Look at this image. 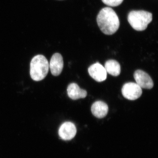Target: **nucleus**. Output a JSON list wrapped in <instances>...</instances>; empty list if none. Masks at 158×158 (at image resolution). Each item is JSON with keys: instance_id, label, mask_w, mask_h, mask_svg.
Listing matches in <instances>:
<instances>
[{"instance_id": "nucleus-4", "label": "nucleus", "mask_w": 158, "mask_h": 158, "mask_svg": "<svg viewBox=\"0 0 158 158\" xmlns=\"http://www.w3.org/2000/svg\"><path fill=\"white\" fill-rule=\"evenodd\" d=\"M122 93L125 98L130 100H135L141 96L142 90L138 84L129 82L123 85L122 88Z\"/></svg>"}, {"instance_id": "nucleus-12", "label": "nucleus", "mask_w": 158, "mask_h": 158, "mask_svg": "<svg viewBox=\"0 0 158 158\" xmlns=\"http://www.w3.org/2000/svg\"><path fill=\"white\" fill-rule=\"evenodd\" d=\"M102 2L107 6L111 7H116L121 5L123 0H102Z\"/></svg>"}, {"instance_id": "nucleus-1", "label": "nucleus", "mask_w": 158, "mask_h": 158, "mask_svg": "<svg viewBox=\"0 0 158 158\" xmlns=\"http://www.w3.org/2000/svg\"><path fill=\"white\" fill-rule=\"evenodd\" d=\"M97 22L102 32L108 35L115 34L120 25L118 15L110 7H105L99 11L97 17Z\"/></svg>"}, {"instance_id": "nucleus-5", "label": "nucleus", "mask_w": 158, "mask_h": 158, "mask_svg": "<svg viewBox=\"0 0 158 158\" xmlns=\"http://www.w3.org/2000/svg\"><path fill=\"white\" fill-rule=\"evenodd\" d=\"M75 125L70 122H66L61 125L59 130L60 138L65 141H69L74 138L77 134Z\"/></svg>"}, {"instance_id": "nucleus-2", "label": "nucleus", "mask_w": 158, "mask_h": 158, "mask_svg": "<svg viewBox=\"0 0 158 158\" xmlns=\"http://www.w3.org/2000/svg\"><path fill=\"white\" fill-rule=\"evenodd\" d=\"M49 65L46 58L42 55L35 56L31 60L30 75L31 78L36 81L43 80L48 72Z\"/></svg>"}, {"instance_id": "nucleus-8", "label": "nucleus", "mask_w": 158, "mask_h": 158, "mask_svg": "<svg viewBox=\"0 0 158 158\" xmlns=\"http://www.w3.org/2000/svg\"><path fill=\"white\" fill-rule=\"evenodd\" d=\"M51 73L53 75L58 76L62 73L64 66L63 58L61 54L56 53L51 59L49 65Z\"/></svg>"}, {"instance_id": "nucleus-9", "label": "nucleus", "mask_w": 158, "mask_h": 158, "mask_svg": "<svg viewBox=\"0 0 158 158\" xmlns=\"http://www.w3.org/2000/svg\"><path fill=\"white\" fill-rule=\"evenodd\" d=\"M91 111L92 114L99 118H104L107 115L109 107L106 103L98 101L94 103L91 106Z\"/></svg>"}, {"instance_id": "nucleus-10", "label": "nucleus", "mask_w": 158, "mask_h": 158, "mask_svg": "<svg viewBox=\"0 0 158 158\" xmlns=\"http://www.w3.org/2000/svg\"><path fill=\"white\" fill-rule=\"evenodd\" d=\"M69 97L73 100L85 98L87 95L86 90L81 89L75 83H71L69 85L67 89Z\"/></svg>"}, {"instance_id": "nucleus-13", "label": "nucleus", "mask_w": 158, "mask_h": 158, "mask_svg": "<svg viewBox=\"0 0 158 158\" xmlns=\"http://www.w3.org/2000/svg\"><path fill=\"white\" fill-rule=\"evenodd\" d=\"M58 1H62V0H58Z\"/></svg>"}, {"instance_id": "nucleus-6", "label": "nucleus", "mask_w": 158, "mask_h": 158, "mask_svg": "<svg viewBox=\"0 0 158 158\" xmlns=\"http://www.w3.org/2000/svg\"><path fill=\"white\" fill-rule=\"evenodd\" d=\"M136 84L141 88L151 89L153 87L154 83L152 79L147 73L141 70H137L134 74Z\"/></svg>"}, {"instance_id": "nucleus-11", "label": "nucleus", "mask_w": 158, "mask_h": 158, "mask_svg": "<svg viewBox=\"0 0 158 158\" xmlns=\"http://www.w3.org/2000/svg\"><path fill=\"white\" fill-rule=\"evenodd\" d=\"M104 68L107 73L114 77L119 75L121 71L119 63L114 60H109L106 62Z\"/></svg>"}, {"instance_id": "nucleus-3", "label": "nucleus", "mask_w": 158, "mask_h": 158, "mask_svg": "<svg viewBox=\"0 0 158 158\" xmlns=\"http://www.w3.org/2000/svg\"><path fill=\"white\" fill-rule=\"evenodd\" d=\"M127 19L133 29L137 31H143L152 21V14L143 10L132 11L128 15Z\"/></svg>"}, {"instance_id": "nucleus-7", "label": "nucleus", "mask_w": 158, "mask_h": 158, "mask_svg": "<svg viewBox=\"0 0 158 158\" xmlns=\"http://www.w3.org/2000/svg\"><path fill=\"white\" fill-rule=\"evenodd\" d=\"M88 71L90 76L96 81L102 82L106 79V71L104 67L98 62L90 65Z\"/></svg>"}]
</instances>
